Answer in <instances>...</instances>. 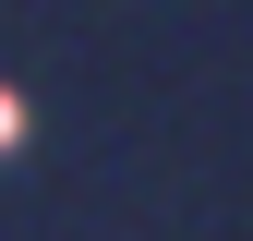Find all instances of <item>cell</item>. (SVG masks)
Returning <instances> with one entry per match:
<instances>
[{
  "instance_id": "cell-1",
  "label": "cell",
  "mask_w": 253,
  "mask_h": 241,
  "mask_svg": "<svg viewBox=\"0 0 253 241\" xmlns=\"http://www.w3.org/2000/svg\"><path fill=\"white\" fill-rule=\"evenodd\" d=\"M12 133H24V109H12V97H0V145H12Z\"/></svg>"
}]
</instances>
